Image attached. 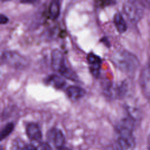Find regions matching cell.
Wrapping results in <instances>:
<instances>
[{
    "mask_svg": "<svg viewBox=\"0 0 150 150\" xmlns=\"http://www.w3.org/2000/svg\"><path fill=\"white\" fill-rule=\"evenodd\" d=\"M111 61L118 69L127 73L134 72L139 65L137 56L125 50L115 52L112 55Z\"/></svg>",
    "mask_w": 150,
    "mask_h": 150,
    "instance_id": "obj_1",
    "label": "cell"
},
{
    "mask_svg": "<svg viewBox=\"0 0 150 150\" xmlns=\"http://www.w3.org/2000/svg\"><path fill=\"white\" fill-rule=\"evenodd\" d=\"M145 5L142 0H126L123 11L128 19L132 23L138 22L143 17Z\"/></svg>",
    "mask_w": 150,
    "mask_h": 150,
    "instance_id": "obj_2",
    "label": "cell"
},
{
    "mask_svg": "<svg viewBox=\"0 0 150 150\" xmlns=\"http://www.w3.org/2000/svg\"><path fill=\"white\" fill-rule=\"evenodd\" d=\"M52 66L63 77L72 80H76L75 73L67 67L63 53L58 49H54L52 53Z\"/></svg>",
    "mask_w": 150,
    "mask_h": 150,
    "instance_id": "obj_3",
    "label": "cell"
},
{
    "mask_svg": "<svg viewBox=\"0 0 150 150\" xmlns=\"http://www.w3.org/2000/svg\"><path fill=\"white\" fill-rule=\"evenodd\" d=\"M2 60L6 64L16 69H23L28 62L26 57L15 51H6L2 54Z\"/></svg>",
    "mask_w": 150,
    "mask_h": 150,
    "instance_id": "obj_4",
    "label": "cell"
},
{
    "mask_svg": "<svg viewBox=\"0 0 150 150\" xmlns=\"http://www.w3.org/2000/svg\"><path fill=\"white\" fill-rule=\"evenodd\" d=\"M139 84L143 95L150 102V63H149L141 72Z\"/></svg>",
    "mask_w": 150,
    "mask_h": 150,
    "instance_id": "obj_5",
    "label": "cell"
},
{
    "mask_svg": "<svg viewBox=\"0 0 150 150\" xmlns=\"http://www.w3.org/2000/svg\"><path fill=\"white\" fill-rule=\"evenodd\" d=\"M47 138L58 149L64 146L65 137L62 131L57 128H52L47 132Z\"/></svg>",
    "mask_w": 150,
    "mask_h": 150,
    "instance_id": "obj_6",
    "label": "cell"
},
{
    "mask_svg": "<svg viewBox=\"0 0 150 150\" xmlns=\"http://www.w3.org/2000/svg\"><path fill=\"white\" fill-rule=\"evenodd\" d=\"M87 59L88 64L90 65V70L91 73L94 76L98 77L100 73L101 63V58L98 56L93 53H90L88 54Z\"/></svg>",
    "mask_w": 150,
    "mask_h": 150,
    "instance_id": "obj_7",
    "label": "cell"
},
{
    "mask_svg": "<svg viewBox=\"0 0 150 150\" xmlns=\"http://www.w3.org/2000/svg\"><path fill=\"white\" fill-rule=\"evenodd\" d=\"M28 138L33 141H40L42 139V131L39 125L34 122L29 123L26 128Z\"/></svg>",
    "mask_w": 150,
    "mask_h": 150,
    "instance_id": "obj_8",
    "label": "cell"
},
{
    "mask_svg": "<svg viewBox=\"0 0 150 150\" xmlns=\"http://www.w3.org/2000/svg\"><path fill=\"white\" fill-rule=\"evenodd\" d=\"M66 93L70 99L73 100H78L84 96L85 91L83 88L80 87L71 86L67 88Z\"/></svg>",
    "mask_w": 150,
    "mask_h": 150,
    "instance_id": "obj_9",
    "label": "cell"
},
{
    "mask_svg": "<svg viewBox=\"0 0 150 150\" xmlns=\"http://www.w3.org/2000/svg\"><path fill=\"white\" fill-rule=\"evenodd\" d=\"M114 23L119 33H122L127 29V25L123 16L120 12L116 13L114 16Z\"/></svg>",
    "mask_w": 150,
    "mask_h": 150,
    "instance_id": "obj_10",
    "label": "cell"
},
{
    "mask_svg": "<svg viewBox=\"0 0 150 150\" xmlns=\"http://www.w3.org/2000/svg\"><path fill=\"white\" fill-rule=\"evenodd\" d=\"M49 11L52 19H57L60 12V0H52Z\"/></svg>",
    "mask_w": 150,
    "mask_h": 150,
    "instance_id": "obj_11",
    "label": "cell"
},
{
    "mask_svg": "<svg viewBox=\"0 0 150 150\" xmlns=\"http://www.w3.org/2000/svg\"><path fill=\"white\" fill-rule=\"evenodd\" d=\"M47 82L57 88H61L66 84L65 81L57 75H52L49 77Z\"/></svg>",
    "mask_w": 150,
    "mask_h": 150,
    "instance_id": "obj_12",
    "label": "cell"
},
{
    "mask_svg": "<svg viewBox=\"0 0 150 150\" xmlns=\"http://www.w3.org/2000/svg\"><path fill=\"white\" fill-rule=\"evenodd\" d=\"M14 124L12 122H9L2 128L1 132V139L2 140L6 138L13 130Z\"/></svg>",
    "mask_w": 150,
    "mask_h": 150,
    "instance_id": "obj_13",
    "label": "cell"
},
{
    "mask_svg": "<svg viewBox=\"0 0 150 150\" xmlns=\"http://www.w3.org/2000/svg\"><path fill=\"white\" fill-rule=\"evenodd\" d=\"M37 150H52L50 145L47 142L40 143L37 148Z\"/></svg>",
    "mask_w": 150,
    "mask_h": 150,
    "instance_id": "obj_14",
    "label": "cell"
},
{
    "mask_svg": "<svg viewBox=\"0 0 150 150\" xmlns=\"http://www.w3.org/2000/svg\"><path fill=\"white\" fill-rule=\"evenodd\" d=\"M9 21V19L8 18V17L6 16H5L4 14H1V16H0V22L2 25L3 24H6V23H8Z\"/></svg>",
    "mask_w": 150,
    "mask_h": 150,
    "instance_id": "obj_15",
    "label": "cell"
},
{
    "mask_svg": "<svg viewBox=\"0 0 150 150\" xmlns=\"http://www.w3.org/2000/svg\"><path fill=\"white\" fill-rule=\"evenodd\" d=\"M21 150H37V148L33 145L28 144L23 146Z\"/></svg>",
    "mask_w": 150,
    "mask_h": 150,
    "instance_id": "obj_16",
    "label": "cell"
},
{
    "mask_svg": "<svg viewBox=\"0 0 150 150\" xmlns=\"http://www.w3.org/2000/svg\"><path fill=\"white\" fill-rule=\"evenodd\" d=\"M36 0H21V2L24 4H32Z\"/></svg>",
    "mask_w": 150,
    "mask_h": 150,
    "instance_id": "obj_17",
    "label": "cell"
},
{
    "mask_svg": "<svg viewBox=\"0 0 150 150\" xmlns=\"http://www.w3.org/2000/svg\"><path fill=\"white\" fill-rule=\"evenodd\" d=\"M144 1L146 6L150 10V0H144Z\"/></svg>",
    "mask_w": 150,
    "mask_h": 150,
    "instance_id": "obj_18",
    "label": "cell"
},
{
    "mask_svg": "<svg viewBox=\"0 0 150 150\" xmlns=\"http://www.w3.org/2000/svg\"><path fill=\"white\" fill-rule=\"evenodd\" d=\"M148 148L149 150H150V135L148 138Z\"/></svg>",
    "mask_w": 150,
    "mask_h": 150,
    "instance_id": "obj_19",
    "label": "cell"
},
{
    "mask_svg": "<svg viewBox=\"0 0 150 150\" xmlns=\"http://www.w3.org/2000/svg\"><path fill=\"white\" fill-rule=\"evenodd\" d=\"M59 150H70V149L69 148H67V147H64V146H63V147H62V148H59Z\"/></svg>",
    "mask_w": 150,
    "mask_h": 150,
    "instance_id": "obj_20",
    "label": "cell"
},
{
    "mask_svg": "<svg viewBox=\"0 0 150 150\" xmlns=\"http://www.w3.org/2000/svg\"><path fill=\"white\" fill-rule=\"evenodd\" d=\"M2 2H7V1H9L10 0H1Z\"/></svg>",
    "mask_w": 150,
    "mask_h": 150,
    "instance_id": "obj_21",
    "label": "cell"
}]
</instances>
